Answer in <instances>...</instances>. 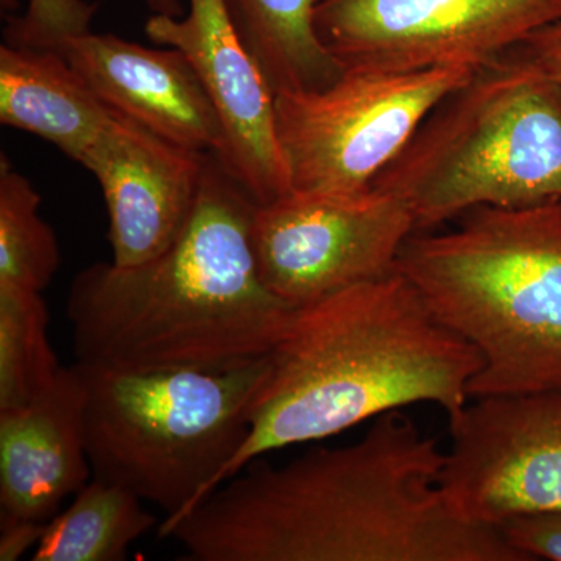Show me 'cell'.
Returning a JSON list of instances; mask_svg holds the SVG:
<instances>
[{
    "label": "cell",
    "instance_id": "obj_1",
    "mask_svg": "<svg viewBox=\"0 0 561 561\" xmlns=\"http://www.w3.org/2000/svg\"><path fill=\"white\" fill-rule=\"evenodd\" d=\"M445 460L411 416L387 412L351 445L253 461L158 534L192 561H529L449 504Z\"/></svg>",
    "mask_w": 561,
    "mask_h": 561
},
{
    "label": "cell",
    "instance_id": "obj_24",
    "mask_svg": "<svg viewBox=\"0 0 561 561\" xmlns=\"http://www.w3.org/2000/svg\"><path fill=\"white\" fill-rule=\"evenodd\" d=\"M153 14L161 16L181 18L184 14L181 0H142Z\"/></svg>",
    "mask_w": 561,
    "mask_h": 561
},
{
    "label": "cell",
    "instance_id": "obj_4",
    "mask_svg": "<svg viewBox=\"0 0 561 561\" xmlns=\"http://www.w3.org/2000/svg\"><path fill=\"white\" fill-rule=\"evenodd\" d=\"M413 232L397 271L478 350L470 400L561 391V201L479 206Z\"/></svg>",
    "mask_w": 561,
    "mask_h": 561
},
{
    "label": "cell",
    "instance_id": "obj_13",
    "mask_svg": "<svg viewBox=\"0 0 561 561\" xmlns=\"http://www.w3.org/2000/svg\"><path fill=\"white\" fill-rule=\"evenodd\" d=\"M60 54L111 110L186 149L224 153L219 116L183 51L90 32Z\"/></svg>",
    "mask_w": 561,
    "mask_h": 561
},
{
    "label": "cell",
    "instance_id": "obj_14",
    "mask_svg": "<svg viewBox=\"0 0 561 561\" xmlns=\"http://www.w3.org/2000/svg\"><path fill=\"white\" fill-rule=\"evenodd\" d=\"M87 382L62 367L54 387L24 408L0 411V518L49 523L90 481Z\"/></svg>",
    "mask_w": 561,
    "mask_h": 561
},
{
    "label": "cell",
    "instance_id": "obj_3",
    "mask_svg": "<svg viewBox=\"0 0 561 561\" xmlns=\"http://www.w3.org/2000/svg\"><path fill=\"white\" fill-rule=\"evenodd\" d=\"M478 350L435 319L402 273L356 284L295 309L268 354L241 449L209 493L265 454L321 442L413 404L453 419L470 402Z\"/></svg>",
    "mask_w": 561,
    "mask_h": 561
},
{
    "label": "cell",
    "instance_id": "obj_22",
    "mask_svg": "<svg viewBox=\"0 0 561 561\" xmlns=\"http://www.w3.org/2000/svg\"><path fill=\"white\" fill-rule=\"evenodd\" d=\"M512 51L537 66L561 91V20L531 33Z\"/></svg>",
    "mask_w": 561,
    "mask_h": 561
},
{
    "label": "cell",
    "instance_id": "obj_12",
    "mask_svg": "<svg viewBox=\"0 0 561 561\" xmlns=\"http://www.w3.org/2000/svg\"><path fill=\"white\" fill-rule=\"evenodd\" d=\"M208 157L113 110L80 164L101 184L114 265L142 264L175 242L197 202Z\"/></svg>",
    "mask_w": 561,
    "mask_h": 561
},
{
    "label": "cell",
    "instance_id": "obj_8",
    "mask_svg": "<svg viewBox=\"0 0 561 561\" xmlns=\"http://www.w3.org/2000/svg\"><path fill=\"white\" fill-rule=\"evenodd\" d=\"M561 20V0H313V28L342 69L483 65Z\"/></svg>",
    "mask_w": 561,
    "mask_h": 561
},
{
    "label": "cell",
    "instance_id": "obj_20",
    "mask_svg": "<svg viewBox=\"0 0 561 561\" xmlns=\"http://www.w3.org/2000/svg\"><path fill=\"white\" fill-rule=\"evenodd\" d=\"M95 13L98 5L87 0H28L22 16L10 18L5 43L61 51L69 41L91 32Z\"/></svg>",
    "mask_w": 561,
    "mask_h": 561
},
{
    "label": "cell",
    "instance_id": "obj_5",
    "mask_svg": "<svg viewBox=\"0 0 561 561\" xmlns=\"http://www.w3.org/2000/svg\"><path fill=\"white\" fill-rule=\"evenodd\" d=\"M371 187L400 198L416 231L438 230L479 206L561 201V91L516 51L474 69Z\"/></svg>",
    "mask_w": 561,
    "mask_h": 561
},
{
    "label": "cell",
    "instance_id": "obj_10",
    "mask_svg": "<svg viewBox=\"0 0 561 561\" xmlns=\"http://www.w3.org/2000/svg\"><path fill=\"white\" fill-rule=\"evenodd\" d=\"M449 434L438 485L465 518L561 511V391L470 400Z\"/></svg>",
    "mask_w": 561,
    "mask_h": 561
},
{
    "label": "cell",
    "instance_id": "obj_11",
    "mask_svg": "<svg viewBox=\"0 0 561 561\" xmlns=\"http://www.w3.org/2000/svg\"><path fill=\"white\" fill-rule=\"evenodd\" d=\"M146 35L186 55L219 116L225 136L219 160L256 205L290 194L276 130V94L242 43L225 0H190L181 18L153 14Z\"/></svg>",
    "mask_w": 561,
    "mask_h": 561
},
{
    "label": "cell",
    "instance_id": "obj_15",
    "mask_svg": "<svg viewBox=\"0 0 561 561\" xmlns=\"http://www.w3.org/2000/svg\"><path fill=\"white\" fill-rule=\"evenodd\" d=\"M113 110L54 50L0 46V122L31 133L81 162Z\"/></svg>",
    "mask_w": 561,
    "mask_h": 561
},
{
    "label": "cell",
    "instance_id": "obj_9",
    "mask_svg": "<svg viewBox=\"0 0 561 561\" xmlns=\"http://www.w3.org/2000/svg\"><path fill=\"white\" fill-rule=\"evenodd\" d=\"M413 232L411 209L376 187L356 194L291 191L257 206L253 220L262 279L291 309L390 275Z\"/></svg>",
    "mask_w": 561,
    "mask_h": 561
},
{
    "label": "cell",
    "instance_id": "obj_7",
    "mask_svg": "<svg viewBox=\"0 0 561 561\" xmlns=\"http://www.w3.org/2000/svg\"><path fill=\"white\" fill-rule=\"evenodd\" d=\"M474 69H343L320 90L279 92L276 130L291 191H367L427 113Z\"/></svg>",
    "mask_w": 561,
    "mask_h": 561
},
{
    "label": "cell",
    "instance_id": "obj_17",
    "mask_svg": "<svg viewBox=\"0 0 561 561\" xmlns=\"http://www.w3.org/2000/svg\"><path fill=\"white\" fill-rule=\"evenodd\" d=\"M158 527L153 513L130 491L92 478L76 500L47 524L33 561H119Z\"/></svg>",
    "mask_w": 561,
    "mask_h": 561
},
{
    "label": "cell",
    "instance_id": "obj_18",
    "mask_svg": "<svg viewBox=\"0 0 561 561\" xmlns=\"http://www.w3.org/2000/svg\"><path fill=\"white\" fill-rule=\"evenodd\" d=\"M49 341V311L41 291L0 286V411L46 394L61 371Z\"/></svg>",
    "mask_w": 561,
    "mask_h": 561
},
{
    "label": "cell",
    "instance_id": "obj_21",
    "mask_svg": "<svg viewBox=\"0 0 561 561\" xmlns=\"http://www.w3.org/2000/svg\"><path fill=\"white\" fill-rule=\"evenodd\" d=\"M497 529L527 560L561 561V511L522 513L502 522Z\"/></svg>",
    "mask_w": 561,
    "mask_h": 561
},
{
    "label": "cell",
    "instance_id": "obj_19",
    "mask_svg": "<svg viewBox=\"0 0 561 561\" xmlns=\"http://www.w3.org/2000/svg\"><path fill=\"white\" fill-rule=\"evenodd\" d=\"M32 181L0 157V286L43 291L60 267L54 230L39 217Z\"/></svg>",
    "mask_w": 561,
    "mask_h": 561
},
{
    "label": "cell",
    "instance_id": "obj_6",
    "mask_svg": "<svg viewBox=\"0 0 561 561\" xmlns=\"http://www.w3.org/2000/svg\"><path fill=\"white\" fill-rule=\"evenodd\" d=\"M87 382L92 478L165 513L160 526L208 496L238 454L268 356L228 371H128L80 364Z\"/></svg>",
    "mask_w": 561,
    "mask_h": 561
},
{
    "label": "cell",
    "instance_id": "obj_2",
    "mask_svg": "<svg viewBox=\"0 0 561 561\" xmlns=\"http://www.w3.org/2000/svg\"><path fill=\"white\" fill-rule=\"evenodd\" d=\"M256 208L209 153L190 220L168 250L133 267L90 265L70 284L66 311L80 364L228 371L268 356L295 309L262 279Z\"/></svg>",
    "mask_w": 561,
    "mask_h": 561
},
{
    "label": "cell",
    "instance_id": "obj_16",
    "mask_svg": "<svg viewBox=\"0 0 561 561\" xmlns=\"http://www.w3.org/2000/svg\"><path fill=\"white\" fill-rule=\"evenodd\" d=\"M273 92L328 87L342 73L313 28V0H225Z\"/></svg>",
    "mask_w": 561,
    "mask_h": 561
},
{
    "label": "cell",
    "instance_id": "obj_23",
    "mask_svg": "<svg viewBox=\"0 0 561 561\" xmlns=\"http://www.w3.org/2000/svg\"><path fill=\"white\" fill-rule=\"evenodd\" d=\"M49 523L22 522V519L0 518V561L20 560L22 556L35 551Z\"/></svg>",
    "mask_w": 561,
    "mask_h": 561
}]
</instances>
